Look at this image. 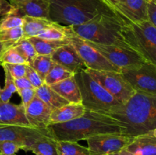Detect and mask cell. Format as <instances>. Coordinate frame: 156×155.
I'll return each instance as SVG.
<instances>
[{"label": "cell", "mask_w": 156, "mask_h": 155, "mask_svg": "<svg viewBox=\"0 0 156 155\" xmlns=\"http://www.w3.org/2000/svg\"><path fill=\"white\" fill-rule=\"evenodd\" d=\"M52 138L56 141L78 142L103 134H124L123 123L116 119L85 109L82 116L63 123L47 126Z\"/></svg>", "instance_id": "obj_1"}, {"label": "cell", "mask_w": 156, "mask_h": 155, "mask_svg": "<svg viewBox=\"0 0 156 155\" xmlns=\"http://www.w3.org/2000/svg\"><path fill=\"white\" fill-rule=\"evenodd\" d=\"M108 115L123 123L126 136L133 138L152 132L156 128V97L136 91Z\"/></svg>", "instance_id": "obj_2"}, {"label": "cell", "mask_w": 156, "mask_h": 155, "mask_svg": "<svg viewBox=\"0 0 156 155\" xmlns=\"http://www.w3.org/2000/svg\"><path fill=\"white\" fill-rule=\"evenodd\" d=\"M50 20L64 27L83 24L113 11L101 0H50Z\"/></svg>", "instance_id": "obj_3"}, {"label": "cell", "mask_w": 156, "mask_h": 155, "mask_svg": "<svg viewBox=\"0 0 156 155\" xmlns=\"http://www.w3.org/2000/svg\"><path fill=\"white\" fill-rule=\"evenodd\" d=\"M124 24L120 17L113 12L101 14L88 22L69 27L73 33L85 40L103 45L130 47L122 34Z\"/></svg>", "instance_id": "obj_4"}, {"label": "cell", "mask_w": 156, "mask_h": 155, "mask_svg": "<svg viewBox=\"0 0 156 155\" xmlns=\"http://www.w3.org/2000/svg\"><path fill=\"white\" fill-rule=\"evenodd\" d=\"M86 109L108 115L121 103L84 69L74 74Z\"/></svg>", "instance_id": "obj_5"}, {"label": "cell", "mask_w": 156, "mask_h": 155, "mask_svg": "<svg viewBox=\"0 0 156 155\" xmlns=\"http://www.w3.org/2000/svg\"><path fill=\"white\" fill-rule=\"evenodd\" d=\"M122 34L131 48L156 66V28L149 21L125 24Z\"/></svg>", "instance_id": "obj_6"}, {"label": "cell", "mask_w": 156, "mask_h": 155, "mask_svg": "<svg viewBox=\"0 0 156 155\" xmlns=\"http://www.w3.org/2000/svg\"><path fill=\"white\" fill-rule=\"evenodd\" d=\"M86 42L105 56L113 65L117 67L120 72L123 70L140 67L146 62L140 53L130 47L103 45L87 40Z\"/></svg>", "instance_id": "obj_7"}, {"label": "cell", "mask_w": 156, "mask_h": 155, "mask_svg": "<svg viewBox=\"0 0 156 155\" xmlns=\"http://www.w3.org/2000/svg\"><path fill=\"white\" fill-rule=\"evenodd\" d=\"M85 70L120 103H126L136 93L135 90L123 77L121 72L96 71L88 68H85Z\"/></svg>", "instance_id": "obj_8"}, {"label": "cell", "mask_w": 156, "mask_h": 155, "mask_svg": "<svg viewBox=\"0 0 156 155\" xmlns=\"http://www.w3.org/2000/svg\"><path fill=\"white\" fill-rule=\"evenodd\" d=\"M69 40L84 61L86 68L96 71H112L120 72L117 67L113 65L97 50L89 45L86 40L73 33L69 27Z\"/></svg>", "instance_id": "obj_9"}, {"label": "cell", "mask_w": 156, "mask_h": 155, "mask_svg": "<svg viewBox=\"0 0 156 155\" xmlns=\"http://www.w3.org/2000/svg\"><path fill=\"white\" fill-rule=\"evenodd\" d=\"M121 73L136 91L156 97V66L153 64L146 62Z\"/></svg>", "instance_id": "obj_10"}, {"label": "cell", "mask_w": 156, "mask_h": 155, "mask_svg": "<svg viewBox=\"0 0 156 155\" xmlns=\"http://www.w3.org/2000/svg\"><path fill=\"white\" fill-rule=\"evenodd\" d=\"M133 138L123 134H103L91 137L85 141L90 155H110L123 150Z\"/></svg>", "instance_id": "obj_11"}, {"label": "cell", "mask_w": 156, "mask_h": 155, "mask_svg": "<svg viewBox=\"0 0 156 155\" xmlns=\"http://www.w3.org/2000/svg\"><path fill=\"white\" fill-rule=\"evenodd\" d=\"M44 135L51 137L48 129H39L27 126L0 124V141H9L18 143L22 150L27 151L32 143Z\"/></svg>", "instance_id": "obj_12"}, {"label": "cell", "mask_w": 156, "mask_h": 155, "mask_svg": "<svg viewBox=\"0 0 156 155\" xmlns=\"http://www.w3.org/2000/svg\"><path fill=\"white\" fill-rule=\"evenodd\" d=\"M148 0H120L114 12L124 24H136L149 21Z\"/></svg>", "instance_id": "obj_13"}, {"label": "cell", "mask_w": 156, "mask_h": 155, "mask_svg": "<svg viewBox=\"0 0 156 155\" xmlns=\"http://www.w3.org/2000/svg\"><path fill=\"white\" fill-rule=\"evenodd\" d=\"M50 0H24L11 3L7 14L22 18L34 17L50 20Z\"/></svg>", "instance_id": "obj_14"}, {"label": "cell", "mask_w": 156, "mask_h": 155, "mask_svg": "<svg viewBox=\"0 0 156 155\" xmlns=\"http://www.w3.org/2000/svg\"><path fill=\"white\" fill-rule=\"evenodd\" d=\"M51 58L53 62L64 67L73 74L86 68L84 61L70 43L56 49L51 54Z\"/></svg>", "instance_id": "obj_15"}, {"label": "cell", "mask_w": 156, "mask_h": 155, "mask_svg": "<svg viewBox=\"0 0 156 155\" xmlns=\"http://www.w3.org/2000/svg\"><path fill=\"white\" fill-rule=\"evenodd\" d=\"M52 109L44 101L35 96L26 106L25 115L32 128L46 129L50 123Z\"/></svg>", "instance_id": "obj_16"}, {"label": "cell", "mask_w": 156, "mask_h": 155, "mask_svg": "<svg viewBox=\"0 0 156 155\" xmlns=\"http://www.w3.org/2000/svg\"><path fill=\"white\" fill-rule=\"evenodd\" d=\"M0 124L31 127L25 115V108L21 103L0 101Z\"/></svg>", "instance_id": "obj_17"}, {"label": "cell", "mask_w": 156, "mask_h": 155, "mask_svg": "<svg viewBox=\"0 0 156 155\" xmlns=\"http://www.w3.org/2000/svg\"><path fill=\"white\" fill-rule=\"evenodd\" d=\"M123 150L131 155H156V137L152 132L133 137Z\"/></svg>", "instance_id": "obj_18"}, {"label": "cell", "mask_w": 156, "mask_h": 155, "mask_svg": "<svg viewBox=\"0 0 156 155\" xmlns=\"http://www.w3.org/2000/svg\"><path fill=\"white\" fill-rule=\"evenodd\" d=\"M50 87L69 103H82L80 90L74 75Z\"/></svg>", "instance_id": "obj_19"}, {"label": "cell", "mask_w": 156, "mask_h": 155, "mask_svg": "<svg viewBox=\"0 0 156 155\" xmlns=\"http://www.w3.org/2000/svg\"><path fill=\"white\" fill-rule=\"evenodd\" d=\"M85 112V108L82 103H67L52 111L50 124L63 123L82 116Z\"/></svg>", "instance_id": "obj_20"}, {"label": "cell", "mask_w": 156, "mask_h": 155, "mask_svg": "<svg viewBox=\"0 0 156 155\" xmlns=\"http://www.w3.org/2000/svg\"><path fill=\"white\" fill-rule=\"evenodd\" d=\"M56 23L45 18L24 17V24L22 25L24 39L37 36L47 29L56 25Z\"/></svg>", "instance_id": "obj_21"}, {"label": "cell", "mask_w": 156, "mask_h": 155, "mask_svg": "<svg viewBox=\"0 0 156 155\" xmlns=\"http://www.w3.org/2000/svg\"><path fill=\"white\" fill-rule=\"evenodd\" d=\"M36 96L38 98L44 101L48 106H50L52 110L61 107L64 105L69 103L67 100L62 98L59 94L51 88L49 85L44 84L35 89Z\"/></svg>", "instance_id": "obj_22"}, {"label": "cell", "mask_w": 156, "mask_h": 155, "mask_svg": "<svg viewBox=\"0 0 156 155\" xmlns=\"http://www.w3.org/2000/svg\"><path fill=\"white\" fill-rule=\"evenodd\" d=\"M27 151L35 155H58L56 140L48 135H44L35 140Z\"/></svg>", "instance_id": "obj_23"}, {"label": "cell", "mask_w": 156, "mask_h": 155, "mask_svg": "<svg viewBox=\"0 0 156 155\" xmlns=\"http://www.w3.org/2000/svg\"><path fill=\"white\" fill-rule=\"evenodd\" d=\"M36 50L37 55H51L56 49L69 43V39L63 40H50L34 36L28 38Z\"/></svg>", "instance_id": "obj_24"}, {"label": "cell", "mask_w": 156, "mask_h": 155, "mask_svg": "<svg viewBox=\"0 0 156 155\" xmlns=\"http://www.w3.org/2000/svg\"><path fill=\"white\" fill-rule=\"evenodd\" d=\"M58 155H90L88 147L78 142L67 141H56Z\"/></svg>", "instance_id": "obj_25"}, {"label": "cell", "mask_w": 156, "mask_h": 155, "mask_svg": "<svg viewBox=\"0 0 156 155\" xmlns=\"http://www.w3.org/2000/svg\"><path fill=\"white\" fill-rule=\"evenodd\" d=\"M73 75L74 74L71 71L66 69L64 67L61 66L59 64L53 62L50 71L47 73V76L44 79V84L50 86V85L58 83V82L65 80Z\"/></svg>", "instance_id": "obj_26"}, {"label": "cell", "mask_w": 156, "mask_h": 155, "mask_svg": "<svg viewBox=\"0 0 156 155\" xmlns=\"http://www.w3.org/2000/svg\"><path fill=\"white\" fill-rule=\"evenodd\" d=\"M53 63L51 55H37L29 65H30L37 72L40 77L44 81V79Z\"/></svg>", "instance_id": "obj_27"}, {"label": "cell", "mask_w": 156, "mask_h": 155, "mask_svg": "<svg viewBox=\"0 0 156 155\" xmlns=\"http://www.w3.org/2000/svg\"><path fill=\"white\" fill-rule=\"evenodd\" d=\"M14 47L24 59L28 65L31 63L34 58L37 56L36 50L28 39H21L13 44Z\"/></svg>", "instance_id": "obj_28"}, {"label": "cell", "mask_w": 156, "mask_h": 155, "mask_svg": "<svg viewBox=\"0 0 156 155\" xmlns=\"http://www.w3.org/2000/svg\"><path fill=\"white\" fill-rule=\"evenodd\" d=\"M69 36V27H64L56 24L39 34L37 37L50 40H63L68 39Z\"/></svg>", "instance_id": "obj_29"}, {"label": "cell", "mask_w": 156, "mask_h": 155, "mask_svg": "<svg viewBox=\"0 0 156 155\" xmlns=\"http://www.w3.org/2000/svg\"><path fill=\"white\" fill-rule=\"evenodd\" d=\"M5 71V86L0 89V101L7 103L10 101L12 95L17 92L15 84V78L12 76L9 70L2 67Z\"/></svg>", "instance_id": "obj_30"}, {"label": "cell", "mask_w": 156, "mask_h": 155, "mask_svg": "<svg viewBox=\"0 0 156 155\" xmlns=\"http://www.w3.org/2000/svg\"><path fill=\"white\" fill-rule=\"evenodd\" d=\"M0 63L4 64H27L24 58L20 55L16 49L11 46L3 53L0 59Z\"/></svg>", "instance_id": "obj_31"}, {"label": "cell", "mask_w": 156, "mask_h": 155, "mask_svg": "<svg viewBox=\"0 0 156 155\" xmlns=\"http://www.w3.org/2000/svg\"><path fill=\"white\" fill-rule=\"evenodd\" d=\"M24 37L22 27H17L0 31V41L12 43L18 42Z\"/></svg>", "instance_id": "obj_32"}, {"label": "cell", "mask_w": 156, "mask_h": 155, "mask_svg": "<svg viewBox=\"0 0 156 155\" xmlns=\"http://www.w3.org/2000/svg\"><path fill=\"white\" fill-rule=\"evenodd\" d=\"M23 24H24V18L7 14L0 20V31L14 28V27H22Z\"/></svg>", "instance_id": "obj_33"}, {"label": "cell", "mask_w": 156, "mask_h": 155, "mask_svg": "<svg viewBox=\"0 0 156 155\" xmlns=\"http://www.w3.org/2000/svg\"><path fill=\"white\" fill-rule=\"evenodd\" d=\"M20 150H22V146L14 141H0V154L16 155Z\"/></svg>", "instance_id": "obj_34"}, {"label": "cell", "mask_w": 156, "mask_h": 155, "mask_svg": "<svg viewBox=\"0 0 156 155\" xmlns=\"http://www.w3.org/2000/svg\"><path fill=\"white\" fill-rule=\"evenodd\" d=\"M28 64H2V66L9 70L14 78H19L25 76L26 65Z\"/></svg>", "instance_id": "obj_35"}, {"label": "cell", "mask_w": 156, "mask_h": 155, "mask_svg": "<svg viewBox=\"0 0 156 155\" xmlns=\"http://www.w3.org/2000/svg\"><path fill=\"white\" fill-rule=\"evenodd\" d=\"M25 77L28 79L34 89H37L44 84V80H42L37 72L29 65H26Z\"/></svg>", "instance_id": "obj_36"}, {"label": "cell", "mask_w": 156, "mask_h": 155, "mask_svg": "<svg viewBox=\"0 0 156 155\" xmlns=\"http://www.w3.org/2000/svg\"><path fill=\"white\" fill-rule=\"evenodd\" d=\"M17 93L21 99V104L26 108V106L32 101L36 96L34 88H24V89L17 90Z\"/></svg>", "instance_id": "obj_37"}, {"label": "cell", "mask_w": 156, "mask_h": 155, "mask_svg": "<svg viewBox=\"0 0 156 155\" xmlns=\"http://www.w3.org/2000/svg\"><path fill=\"white\" fill-rule=\"evenodd\" d=\"M148 18L149 22L156 28V3L154 0L148 2Z\"/></svg>", "instance_id": "obj_38"}, {"label": "cell", "mask_w": 156, "mask_h": 155, "mask_svg": "<svg viewBox=\"0 0 156 155\" xmlns=\"http://www.w3.org/2000/svg\"><path fill=\"white\" fill-rule=\"evenodd\" d=\"M15 84L16 86L17 90L33 88L30 82L29 81V80L25 76L22 78H15Z\"/></svg>", "instance_id": "obj_39"}, {"label": "cell", "mask_w": 156, "mask_h": 155, "mask_svg": "<svg viewBox=\"0 0 156 155\" xmlns=\"http://www.w3.org/2000/svg\"><path fill=\"white\" fill-rule=\"evenodd\" d=\"M10 8V4H8L5 0H0V15H5Z\"/></svg>", "instance_id": "obj_40"}, {"label": "cell", "mask_w": 156, "mask_h": 155, "mask_svg": "<svg viewBox=\"0 0 156 155\" xmlns=\"http://www.w3.org/2000/svg\"><path fill=\"white\" fill-rule=\"evenodd\" d=\"M13 44L14 43H12L0 41V59H1V57L2 56L3 53H4L9 47H10L11 46L13 45ZM0 65H1V63H0Z\"/></svg>", "instance_id": "obj_41"}, {"label": "cell", "mask_w": 156, "mask_h": 155, "mask_svg": "<svg viewBox=\"0 0 156 155\" xmlns=\"http://www.w3.org/2000/svg\"><path fill=\"white\" fill-rule=\"evenodd\" d=\"M101 1L114 12V7L120 2V0H101Z\"/></svg>", "instance_id": "obj_42"}, {"label": "cell", "mask_w": 156, "mask_h": 155, "mask_svg": "<svg viewBox=\"0 0 156 155\" xmlns=\"http://www.w3.org/2000/svg\"><path fill=\"white\" fill-rule=\"evenodd\" d=\"M110 155H131V154H129V153H127V152L124 151V150H121V151L118 152V153H113V154H110Z\"/></svg>", "instance_id": "obj_43"}, {"label": "cell", "mask_w": 156, "mask_h": 155, "mask_svg": "<svg viewBox=\"0 0 156 155\" xmlns=\"http://www.w3.org/2000/svg\"><path fill=\"white\" fill-rule=\"evenodd\" d=\"M22 1H24V0H11V3H17Z\"/></svg>", "instance_id": "obj_44"}, {"label": "cell", "mask_w": 156, "mask_h": 155, "mask_svg": "<svg viewBox=\"0 0 156 155\" xmlns=\"http://www.w3.org/2000/svg\"><path fill=\"white\" fill-rule=\"evenodd\" d=\"M152 134H153V135H155V136L156 137V128H155V129H154L153 131H152Z\"/></svg>", "instance_id": "obj_45"}, {"label": "cell", "mask_w": 156, "mask_h": 155, "mask_svg": "<svg viewBox=\"0 0 156 155\" xmlns=\"http://www.w3.org/2000/svg\"><path fill=\"white\" fill-rule=\"evenodd\" d=\"M154 1H155V3H156V0H154Z\"/></svg>", "instance_id": "obj_46"}, {"label": "cell", "mask_w": 156, "mask_h": 155, "mask_svg": "<svg viewBox=\"0 0 156 155\" xmlns=\"http://www.w3.org/2000/svg\"><path fill=\"white\" fill-rule=\"evenodd\" d=\"M148 1H149H149H151V0H148Z\"/></svg>", "instance_id": "obj_47"}, {"label": "cell", "mask_w": 156, "mask_h": 155, "mask_svg": "<svg viewBox=\"0 0 156 155\" xmlns=\"http://www.w3.org/2000/svg\"><path fill=\"white\" fill-rule=\"evenodd\" d=\"M0 89H1V88H0Z\"/></svg>", "instance_id": "obj_48"}, {"label": "cell", "mask_w": 156, "mask_h": 155, "mask_svg": "<svg viewBox=\"0 0 156 155\" xmlns=\"http://www.w3.org/2000/svg\"><path fill=\"white\" fill-rule=\"evenodd\" d=\"M0 155H1V154H0Z\"/></svg>", "instance_id": "obj_49"}]
</instances>
